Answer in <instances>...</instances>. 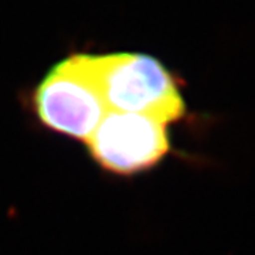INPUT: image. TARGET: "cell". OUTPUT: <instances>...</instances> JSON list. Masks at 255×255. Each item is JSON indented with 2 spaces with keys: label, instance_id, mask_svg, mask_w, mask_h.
Segmentation results:
<instances>
[{
  "label": "cell",
  "instance_id": "cell-3",
  "mask_svg": "<svg viewBox=\"0 0 255 255\" xmlns=\"http://www.w3.org/2000/svg\"><path fill=\"white\" fill-rule=\"evenodd\" d=\"M87 142L92 157L119 174L149 169L169 152L164 124L127 112L108 111Z\"/></svg>",
  "mask_w": 255,
  "mask_h": 255
},
{
  "label": "cell",
  "instance_id": "cell-2",
  "mask_svg": "<svg viewBox=\"0 0 255 255\" xmlns=\"http://www.w3.org/2000/svg\"><path fill=\"white\" fill-rule=\"evenodd\" d=\"M36 110L47 127L88 140L108 112L94 87L85 54H75L53 67L37 88Z\"/></svg>",
  "mask_w": 255,
  "mask_h": 255
},
{
  "label": "cell",
  "instance_id": "cell-1",
  "mask_svg": "<svg viewBox=\"0 0 255 255\" xmlns=\"http://www.w3.org/2000/svg\"><path fill=\"white\" fill-rule=\"evenodd\" d=\"M85 64L108 111L143 115L164 125L184 115V101L173 77L153 57L85 54Z\"/></svg>",
  "mask_w": 255,
  "mask_h": 255
}]
</instances>
